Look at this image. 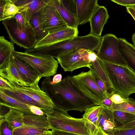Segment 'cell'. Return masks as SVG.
<instances>
[{
	"label": "cell",
	"mask_w": 135,
	"mask_h": 135,
	"mask_svg": "<svg viewBox=\"0 0 135 135\" xmlns=\"http://www.w3.org/2000/svg\"><path fill=\"white\" fill-rule=\"evenodd\" d=\"M51 81L50 76L45 78L41 89L57 107L67 112L74 110L82 112L86 108L97 105L80 90L71 76L57 83L51 84Z\"/></svg>",
	"instance_id": "6da1fadb"
},
{
	"label": "cell",
	"mask_w": 135,
	"mask_h": 135,
	"mask_svg": "<svg viewBox=\"0 0 135 135\" xmlns=\"http://www.w3.org/2000/svg\"><path fill=\"white\" fill-rule=\"evenodd\" d=\"M101 39V37L89 33L85 36H77L47 45L26 50L25 52L36 56L56 58L59 55L74 50L84 49L97 51Z\"/></svg>",
	"instance_id": "7a4b0ae2"
},
{
	"label": "cell",
	"mask_w": 135,
	"mask_h": 135,
	"mask_svg": "<svg viewBox=\"0 0 135 135\" xmlns=\"http://www.w3.org/2000/svg\"><path fill=\"white\" fill-rule=\"evenodd\" d=\"M103 60L114 93L124 99L135 93V73L127 66Z\"/></svg>",
	"instance_id": "3957f363"
},
{
	"label": "cell",
	"mask_w": 135,
	"mask_h": 135,
	"mask_svg": "<svg viewBox=\"0 0 135 135\" xmlns=\"http://www.w3.org/2000/svg\"><path fill=\"white\" fill-rule=\"evenodd\" d=\"M46 115L51 130L56 129L82 135H91L85 119L73 117L67 112L54 105L52 111Z\"/></svg>",
	"instance_id": "277c9868"
},
{
	"label": "cell",
	"mask_w": 135,
	"mask_h": 135,
	"mask_svg": "<svg viewBox=\"0 0 135 135\" xmlns=\"http://www.w3.org/2000/svg\"><path fill=\"white\" fill-rule=\"evenodd\" d=\"M2 23L9 39L14 44L25 50L34 48L36 41L34 31L30 23L27 26H22L13 17L3 20Z\"/></svg>",
	"instance_id": "5b68a950"
},
{
	"label": "cell",
	"mask_w": 135,
	"mask_h": 135,
	"mask_svg": "<svg viewBox=\"0 0 135 135\" xmlns=\"http://www.w3.org/2000/svg\"><path fill=\"white\" fill-rule=\"evenodd\" d=\"M97 52V56L103 60L128 67L120 52L118 38L113 34H106L101 37Z\"/></svg>",
	"instance_id": "8992f818"
},
{
	"label": "cell",
	"mask_w": 135,
	"mask_h": 135,
	"mask_svg": "<svg viewBox=\"0 0 135 135\" xmlns=\"http://www.w3.org/2000/svg\"><path fill=\"white\" fill-rule=\"evenodd\" d=\"M72 77L80 90L94 101L97 105H102L103 101L108 97L98 86L90 70L82 71Z\"/></svg>",
	"instance_id": "52a82bcc"
},
{
	"label": "cell",
	"mask_w": 135,
	"mask_h": 135,
	"mask_svg": "<svg viewBox=\"0 0 135 135\" xmlns=\"http://www.w3.org/2000/svg\"><path fill=\"white\" fill-rule=\"evenodd\" d=\"M14 54L35 68L39 73L41 78L53 76L57 73L59 62L53 57L36 56L15 51Z\"/></svg>",
	"instance_id": "ba28073f"
},
{
	"label": "cell",
	"mask_w": 135,
	"mask_h": 135,
	"mask_svg": "<svg viewBox=\"0 0 135 135\" xmlns=\"http://www.w3.org/2000/svg\"><path fill=\"white\" fill-rule=\"evenodd\" d=\"M91 51L84 49L74 50L59 55L56 59L65 71L72 72L84 67L89 68L91 62L89 55Z\"/></svg>",
	"instance_id": "9c48e42d"
},
{
	"label": "cell",
	"mask_w": 135,
	"mask_h": 135,
	"mask_svg": "<svg viewBox=\"0 0 135 135\" xmlns=\"http://www.w3.org/2000/svg\"><path fill=\"white\" fill-rule=\"evenodd\" d=\"M41 17L43 29L49 34L68 27L52 3L51 0H47L42 8Z\"/></svg>",
	"instance_id": "30bf717a"
},
{
	"label": "cell",
	"mask_w": 135,
	"mask_h": 135,
	"mask_svg": "<svg viewBox=\"0 0 135 135\" xmlns=\"http://www.w3.org/2000/svg\"><path fill=\"white\" fill-rule=\"evenodd\" d=\"M38 82L39 81H37L29 86H14L13 85V88L27 95L32 99L46 115L52 111L54 104L46 94L40 88Z\"/></svg>",
	"instance_id": "8fae6325"
},
{
	"label": "cell",
	"mask_w": 135,
	"mask_h": 135,
	"mask_svg": "<svg viewBox=\"0 0 135 135\" xmlns=\"http://www.w3.org/2000/svg\"><path fill=\"white\" fill-rule=\"evenodd\" d=\"M14 52L0 65V77L7 80L14 86H29L30 85L25 82L15 64L13 57Z\"/></svg>",
	"instance_id": "7c38bea8"
},
{
	"label": "cell",
	"mask_w": 135,
	"mask_h": 135,
	"mask_svg": "<svg viewBox=\"0 0 135 135\" xmlns=\"http://www.w3.org/2000/svg\"><path fill=\"white\" fill-rule=\"evenodd\" d=\"M77 6V20L78 26L89 22L99 6L98 0H75Z\"/></svg>",
	"instance_id": "4fadbf2b"
},
{
	"label": "cell",
	"mask_w": 135,
	"mask_h": 135,
	"mask_svg": "<svg viewBox=\"0 0 135 135\" xmlns=\"http://www.w3.org/2000/svg\"><path fill=\"white\" fill-rule=\"evenodd\" d=\"M109 18V16L106 8L99 5L89 21L91 30L90 33L95 36L100 37L103 27Z\"/></svg>",
	"instance_id": "5bb4252c"
},
{
	"label": "cell",
	"mask_w": 135,
	"mask_h": 135,
	"mask_svg": "<svg viewBox=\"0 0 135 135\" xmlns=\"http://www.w3.org/2000/svg\"><path fill=\"white\" fill-rule=\"evenodd\" d=\"M13 60L17 68L25 82L30 86L41 78L38 72L26 61L15 55H13Z\"/></svg>",
	"instance_id": "9a60e30c"
},
{
	"label": "cell",
	"mask_w": 135,
	"mask_h": 135,
	"mask_svg": "<svg viewBox=\"0 0 135 135\" xmlns=\"http://www.w3.org/2000/svg\"><path fill=\"white\" fill-rule=\"evenodd\" d=\"M78 28L68 27L62 30L48 34L43 39L37 42L34 47L47 45L57 42L78 36Z\"/></svg>",
	"instance_id": "2e32d148"
},
{
	"label": "cell",
	"mask_w": 135,
	"mask_h": 135,
	"mask_svg": "<svg viewBox=\"0 0 135 135\" xmlns=\"http://www.w3.org/2000/svg\"><path fill=\"white\" fill-rule=\"evenodd\" d=\"M94 75L100 79L104 84L110 97L114 94L113 86L107 71L103 60L97 57L95 61L91 62L89 68Z\"/></svg>",
	"instance_id": "e0dca14e"
},
{
	"label": "cell",
	"mask_w": 135,
	"mask_h": 135,
	"mask_svg": "<svg viewBox=\"0 0 135 135\" xmlns=\"http://www.w3.org/2000/svg\"><path fill=\"white\" fill-rule=\"evenodd\" d=\"M102 107L99 116V127L109 135H113L118 127L114 118L113 111L110 109Z\"/></svg>",
	"instance_id": "ac0fdd59"
},
{
	"label": "cell",
	"mask_w": 135,
	"mask_h": 135,
	"mask_svg": "<svg viewBox=\"0 0 135 135\" xmlns=\"http://www.w3.org/2000/svg\"><path fill=\"white\" fill-rule=\"evenodd\" d=\"M119 49L128 67L135 73V47L125 39L118 38Z\"/></svg>",
	"instance_id": "d6986e66"
},
{
	"label": "cell",
	"mask_w": 135,
	"mask_h": 135,
	"mask_svg": "<svg viewBox=\"0 0 135 135\" xmlns=\"http://www.w3.org/2000/svg\"><path fill=\"white\" fill-rule=\"evenodd\" d=\"M45 115L24 114V125L45 131H49L51 129V127L47 117Z\"/></svg>",
	"instance_id": "ffe728a7"
},
{
	"label": "cell",
	"mask_w": 135,
	"mask_h": 135,
	"mask_svg": "<svg viewBox=\"0 0 135 135\" xmlns=\"http://www.w3.org/2000/svg\"><path fill=\"white\" fill-rule=\"evenodd\" d=\"M0 104L17 109L25 114H33L30 109V105L20 102L1 91Z\"/></svg>",
	"instance_id": "44dd1931"
},
{
	"label": "cell",
	"mask_w": 135,
	"mask_h": 135,
	"mask_svg": "<svg viewBox=\"0 0 135 135\" xmlns=\"http://www.w3.org/2000/svg\"><path fill=\"white\" fill-rule=\"evenodd\" d=\"M61 18L69 27L78 28V26L76 17L64 6L60 0H51Z\"/></svg>",
	"instance_id": "7402d4cb"
},
{
	"label": "cell",
	"mask_w": 135,
	"mask_h": 135,
	"mask_svg": "<svg viewBox=\"0 0 135 135\" xmlns=\"http://www.w3.org/2000/svg\"><path fill=\"white\" fill-rule=\"evenodd\" d=\"M9 107V110L4 118L7 122L9 127L14 131L24 125V114L17 109Z\"/></svg>",
	"instance_id": "603a6c76"
},
{
	"label": "cell",
	"mask_w": 135,
	"mask_h": 135,
	"mask_svg": "<svg viewBox=\"0 0 135 135\" xmlns=\"http://www.w3.org/2000/svg\"><path fill=\"white\" fill-rule=\"evenodd\" d=\"M42 9L33 15L30 20V23L34 31L36 43L43 39L49 34L45 31L42 28L41 17Z\"/></svg>",
	"instance_id": "cb8c5ba5"
},
{
	"label": "cell",
	"mask_w": 135,
	"mask_h": 135,
	"mask_svg": "<svg viewBox=\"0 0 135 135\" xmlns=\"http://www.w3.org/2000/svg\"><path fill=\"white\" fill-rule=\"evenodd\" d=\"M0 91L15 99L30 105H33L39 107L38 105L31 98L22 92L13 89L0 88Z\"/></svg>",
	"instance_id": "d4e9b609"
},
{
	"label": "cell",
	"mask_w": 135,
	"mask_h": 135,
	"mask_svg": "<svg viewBox=\"0 0 135 135\" xmlns=\"http://www.w3.org/2000/svg\"><path fill=\"white\" fill-rule=\"evenodd\" d=\"M14 44L11 41L6 40L4 36L0 37V65L14 52Z\"/></svg>",
	"instance_id": "484cf974"
},
{
	"label": "cell",
	"mask_w": 135,
	"mask_h": 135,
	"mask_svg": "<svg viewBox=\"0 0 135 135\" xmlns=\"http://www.w3.org/2000/svg\"><path fill=\"white\" fill-rule=\"evenodd\" d=\"M29 1V0H28L27 2L25 5L18 7L15 5L12 0H6L3 16L1 21L13 17L21 9L27 6Z\"/></svg>",
	"instance_id": "4316f807"
},
{
	"label": "cell",
	"mask_w": 135,
	"mask_h": 135,
	"mask_svg": "<svg viewBox=\"0 0 135 135\" xmlns=\"http://www.w3.org/2000/svg\"><path fill=\"white\" fill-rule=\"evenodd\" d=\"M110 109L113 111H120L135 115V100L133 98H128L121 103L115 104L113 103Z\"/></svg>",
	"instance_id": "83f0119b"
},
{
	"label": "cell",
	"mask_w": 135,
	"mask_h": 135,
	"mask_svg": "<svg viewBox=\"0 0 135 135\" xmlns=\"http://www.w3.org/2000/svg\"><path fill=\"white\" fill-rule=\"evenodd\" d=\"M51 131L24 125L15 129L13 131V135H37L48 133Z\"/></svg>",
	"instance_id": "f1b7e54d"
},
{
	"label": "cell",
	"mask_w": 135,
	"mask_h": 135,
	"mask_svg": "<svg viewBox=\"0 0 135 135\" xmlns=\"http://www.w3.org/2000/svg\"><path fill=\"white\" fill-rule=\"evenodd\" d=\"M113 115L115 120L124 125L135 120V115L124 112L113 111Z\"/></svg>",
	"instance_id": "f546056e"
},
{
	"label": "cell",
	"mask_w": 135,
	"mask_h": 135,
	"mask_svg": "<svg viewBox=\"0 0 135 135\" xmlns=\"http://www.w3.org/2000/svg\"><path fill=\"white\" fill-rule=\"evenodd\" d=\"M101 105H95L86 108L83 118L85 120H90L94 118L99 116L102 108Z\"/></svg>",
	"instance_id": "4dcf8cb0"
},
{
	"label": "cell",
	"mask_w": 135,
	"mask_h": 135,
	"mask_svg": "<svg viewBox=\"0 0 135 135\" xmlns=\"http://www.w3.org/2000/svg\"><path fill=\"white\" fill-rule=\"evenodd\" d=\"M13 17L20 25L27 26L30 24V17L27 12L25 10L21 9Z\"/></svg>",
	"instance_id": "1f68e13d"
},
{
	"label": "cell",
	"mask_w": 135,
	"mask_h": 135,
	"mask_svg": "<svg viewBox=\"0 0 135 135\" xmlns=\"http://www.w3.org/2000/svg\"><path fill=\"white\" fill-rule=\"evenodd\" d=\"M99 116H97L90 120H85L86 127L91 135L94 134L98 130Z\"/></svg>",
	"instance_id": "d6a6232c"
},
{
	"label": "cell",
	"mask_w": 135,
	"mask_h": 135,
	"mask_svg": "<svg viewBox=\"0 0 135 135\" xmlns=\"http://www.w3.org/2000/svg\"><path fill=\"white\" fill-rule=\"evenodd\" d=\"M60 1L64 7L76 18L77 9L75 0H60Z\"/></svg>",
	"instance_id": "836d02e7"
},
{
	"label": "cell",
	"mask_w": 135,
	"mask_h": 135,
	"mask_svg": "<svg viewBox=\"0 0 135 135\" xmlns=\"http://www.w3.org/2000/svg\"><path fill=\"white\" fill-rule=\"evenodd\" d=\"M13 131L9 127L4 118L0 117V135H13Z\"/></svg>",
	"instance_id": "e575fe53"
},
{
	"label": "cell",
	"mask_w": 135,
	"mask_h": 135,
	"mask_svg": "<svg viewBox=\"0 0 135 135\" xmlns=\"http://www.w3.org/2000/svg\"><path fill=\"white\" fill-rule=\"evenodd\" d=\"M118 4L127 7L135 6V0H111Z\"/></svg>",
	"instance_id": "d590c367"
},
{
	"label": "cell",
	"mask_w": 135,
	"mask_h": 135,
	"mask_svg": "<svg viewBox=\"0 0 135 135\" xmlns=\"http://www.w3.org/2000/svg\"><path fill=\"white\" fill-rule=\"evenodd\" d=\"M113 135H135V126L129 129L116 131Z\"/></svg>",
	"instance_id": "8d00e7d4"
},
{
	"label": "cell",
	"mask_w": 135,
	"mask_h": 135,
	"mask_svg": "<svg viewBox=\"0 0 135 135\" xmlns=\"http://www.w3.org/2000/svg\"><path fill=\"white\" fill-rule=\"evenodd\" d=\"M113 103L115 104H119L123 103L126 100L119 95L114 93L109 97Z\"/></svg>",
	"instance_id": "74e56055"
},
{
	"label": "cell",
	"mask_w": 135,
	"mask_h": 135,
	"mask_svg": "<svg viewBox=\"0 0 135 135\" xmlns=\"http://www.w3.org/2000/svg\"><path fill=\"white\" fill-rule=\"evenodd\" d=\"M0 88L13 89V85L7 80L4 79L0 76Z\"/></svg>",
	"instance_id": "f35d334b"
},
{
	"label": "cell",
	"mask_w": 135,
	"mask_h": 135,
	"mask_svg": "<svg viewBox=\"0 0 135 135\" xmlns=\"http://www.w3.org/2000/svg\"><path fill=\"white\" fill-rule=\"evenodd\" d=\"M96 82L99 88L108 97L106 88L103 83L99 78L94 76Z\"/></svg>",
	"instance_id": "ab89813d"
},
{
	"label": "cell",
	"mask_w": 135,
	"mask_h": 135,
	"mask_svg": "<svg viewBox=\"0 0 135 135\" xmlns=\"http://www.w3.org/2000/svg\"><path fill=\"white\" fill-rule=\"evenodd\" d=\"M52 135H82L69 132L53 129L51 130Z\"/></svg>",
	"instance_id": "60d3db41"
},
{
	"label": "cell",
	"mask_w": 135,
	"mask_h": 135,
	"mask_svg": "<svg viewBox=\"0 0 135 135\" xmlns=\"http://www.w3.org/2000/svg\"><path fill=\"white\" fill-rule=\"evenodd\" d=\"M134 126H135V120L125 124L121 125L118 126L116 129L115 131L129 129Z\"/></svg>",
	"instance_id": "b9f144b4"
},
{
	"label": "cell",
	"mask_w": 135,
	"mask_h": 135,
	"mask_svg": "<svg viewBox=\"0 0 135 135\" xmlns=\"http://www.w3.org/2000/svg\"><path fill=\"white\" fill-rule=\"evenodd\" d=\"M30 108L34 115H45L44 112L39 107L33 105H30Z\"/></svg>",
	"instance_id": "7bdbcfd3"
},
{
	"label": "cell",
	"mask_w": 135,
	"mask_h": 135,
	"mask_svg": "<svg viewBox=\"0 0 135 135\" xmlns=\"http://www.w3.org/2000/svg\"><path fill=\"white\" fill-rule=\"evenodd\" d=\"M109 97H107L104 100L102 103L101 106L109 109L111 108L113 103L110 99Z\"/></svg>",
	"instance_id": "ee69618b"
},
{
	"label": "cell",
	"mask_w": 135,
	"mask_h": 135,
	"mask_svg": "<svg viewBox=\"0 0 135 135\" xmlns=\"http://www.w3.org/2000/svg\"><path fill=\"white\" fill-rule=\"evenodd\" d=\"M6 3V0H0V21H1Z\"/></svg>",
	"instance_id": "f6af8a7d"
},
{
	"label": "cell",
	"mask_w": 135,
	"mask_h": 135,
	"mask_svg": "<svg viewBox=\"0 0 135 135\" xmlns=\"http://www.w3.org/2000/svg\"><path fill=\"white\" fill-rule=\"evenodd\" d=\"M62 75L60 74L55 75L53 77L52 81H51V83L55 84L59 83L62 80Z\"/></svg>",
	"instance_id": "bcb514c9"
},
{
	"label": "cell",
	"mask_w": 135,
	"mask_h": 135,
	"mask_svg": "<svg viewBox=\"0 0 135 135\" xmlns=\"http://www.w3.org/2000/svg\"><path fill=\"white\" fill-rule=\"evenodd\" d=\"M127 12L132 16L135 21V6L126 7Z\"/></svg>",
	"instance_id": "7dc6e473"
},
{
	"label": "cell",
	"mask_w": 135,
	"mask_h": 135,
	"mask_svg": "<svg viewBox=\"0 0 135 135\" xmlns=\"http://www.w3.org/2000/svg\"><path fill=\"white\" fill-rule=\"evenodd\" d=\"M97 57L96 53L93 51H91L89 55V59L91 62H93L96 60Z\"/></svg>",
	"instance_id": "c3c4849f"
},
{
	"label": "cell",
	"mask_w": 135,
	"mask_h": 135,
	"mask_svg": "<svg viewBox=\"0 0 135 135\" xmlns=\"http://www.w3.org/2000/svg\"><path fill=\"white\" fill-rule=\"evenodd\" d=\"M93 135H109L105 132L100 127L98 131Z\"/></svg>",
	"instance_id": "681fc988"
},
{
	"label": "cell",
	"mask_w": 135,
	"mask_h": 135,
	"mask_svg": "<svg viewBox=\"0 0 135 135\" xmlns=\"http://www.w3.org/2000/svg\"><path fill=\"white\" fill-rule=\"evenodd\" d=\"M132 40L134 44L133 45L135 47V32L132 35Z\"/></svg>",
	"instance_id": "f907efd6"
},
{
	"label": "cell",
	"mask_w": 135,
	"mask_h": 135,
	"mask_svg": "<svg viewBox=\"0 0 135 135\" xmlns=\"http://www.w3.org/2000/svg\"><path fill=\"white\" fill-rule=\"evenodd\" d=\"M37 135H52V131H51L50 132L48 133Z\"/></svg>",
	"instance_id": "816d5d0a"
}]
</instances>
